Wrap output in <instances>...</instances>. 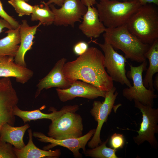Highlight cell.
<instances>
[{
	"mask_svg": "<svg viewBox=\"0 0 158 158\" xmlns=\"http://www.w3.org/2000/svg\"><path fill=\"white\" fill-rule=\"evenodd\" d=\"M96 5L100 20L108 28H115L126 25L141 6L138 0L123 2L104 0Z\"/></svg>",
	"mask_w": 158,
	"mask_h": 158,
	"instance_id": "277c9868",
	"label": "cell"
},
{
	"mask_svg": "<svg viewBox=\"0 0 158 158\" xmlns=\"http://www.w3.org/2000/svg\"><path fill=\"white\" fill-rule=\"evenodd\" d=\"M19 27L6 31L7 35L0 39V55L15 56L20 42Z\"/></svg>",
	"mask_w": 158,
	"mask_h": 158,
	"instance_id": "7402d4cb",
	"label": "cell"
},
{
	"mask_svg": "<svg viewBox=\"0 0 158 158\" xmlns=\"http://www.w3.org/2000/svg\"><path fill=\"white\" fill-rule=\"evenodd\" d=\"M95 131V129H93L79 138L60 140L53 139L37 131H34L32 133V136L42 142L50 143L44 147L43 150H48L56 146H60L68 149L73 153L75 157L81 158L82 155L79 152L80 149H82L84 153L85 152L86 150L85 146L93 135Z\"/></svg>",
	"mask_w": 158,
	"mask_h": 158,
	"instance_id": "7c38bea8",
	"label": "cell"
},
{
	"mask_svg": "<svg viewBox=\"0 0 158 158\" xmlns=\"http://www.w3.org/2000/svg\"><path fill=\"white\" fill-rule=\"evenodd\" d=\"M29 140L28 144L21 149L14 147L13 149L17 158H58L61 154L60 149L52 150H41L36 147L33 142L32 133L31 129L28 130Z\"/></svg>",
	"mask_w": 158,
	"mask_h": 158,
	"instance_id": "d6986e66",
	"label": "cell"
},
{
	"mask_svg": "<svg viewBox=\"0 0 158 158\" xmlns=\"http://www.w3.org/2000/svg\"><path fill=\"white\" fill-rule=\"evenodd\" d=\"M100 1H102V0H99ZM122 1H131V0H122Z\"/></svg>",
	"mask_w": 158,
	"mask_h": 158,
	"instance_id": "e575fe53",
	"label": "cell"
},
{
	"mask_svg": "<svg viewBox=\"0 0 158 158\" xmlns=\"http://www.w3.org/2000/svg\"><path fill=\"white\" fill-rule=\"evenodd\" d=\"M49 109L52 112L45 114L42 112L39 109L30 111L23 110L16 105L14 108L13 114L20 118L25 124L32 120L43 119H49L52 122L66 113L75 112L79 109V106L77 104L67 105L64 106L58 111L54 107H50Z\"/></svg>",
	"mask_w": 158,
	"mask_h": 158,
	"instance_id": "2e32d148",
	"label": "cell"
},
{
	"mask_svg": "<svg viewBox=\"0 0 158 158\" xmlns=\"http://www.w3.org/2000/svg\"><path fill=\"white\" fill-rule=\"evenodd\" d=\"M26 2H28L29 0H24Z\"/></svg>",
	"mask_w": 158,
	"mask_h": 158,
	"instance_id": "d590c367",
	"label": "cell"
},
{
	"mask_svg": "<svg viewBox=\"0 0 158 158\" xmlns=\"http://www.w3.org/2000/svg\"><path fill=\"white\" fill-rule=\"evenodd\" d=\"M63 1L64 0H49L46 3L49 5L54 3V4L61 7L63 3Z\"/></svg>",
	"mask_w": 158,
	"mask_h": 158,
	"instance_id": "d6a6232c",
	"label": "cell"
},
{
	"mask_svg": "<svg viewBox=\"0 0 158 158\" xmlns=\"http://www.w3.org/2000/svg\"><path fill=\"white\" fill-rule=\"evenodd\" d=\"M63 72L71 84L80 80L104 92L114 86L113 81L105 69L104 55L96 47H89L75 60L66 63Z\"/></svg>",
	"mask_w": 158,
	"mask_h": 158,
	"instance_id": "6da1fadb",
	"label": "cell"
},
{
	"mask_svg": "<svg viewBox=\"0 0 158 158\" xmlns=\"http://www.w3.org/2000/svg\"><path fill=\"white\" fill-rule=\"evenodd\" d=\"M145 56L148 59L149 65L143 79V84L146 88L154 91L153 77L154 74L158 72V39L150 45Z\"/></svg>",
	"mask_w": 158,
	"mask_h": 158,
	"instance_id": "44dd1931",
	"label": "cell"
},
{
	"mask_svg": "<svg viewBox=\"0 0 158 158\" xmlns=\"http://www.w3.org/2000/svg\"><path fill=\"white\" fill-rule=\"evenodd\" d=\"M86 12L83 16L79 29L87 37L96 38L105 32L106 28L99 20L97 8L93 6L87 7Z\"/></svg>",
	"mask_w": 158,
	"mask_h": 158,
	"instance_id": "e0dca14e",
	"label": "cell"
},
{
	"mask_svg": "<svg viewBox=\"0 0 158 158\" xmlns=\"http://www.w3.org/2000/svg\"><path fill=\"white\" fill-rule=\"evenodd\" d=\"M8 2L14 8L19 16L30 15L32 12L33 6L29 4L24 0H9Z\"/></svg>",
	"mask_w": 158,
	"mask_h": 158,
	"instance_id": "d4e9b609",
	"label": "cell"
},
{
	"mask_svg": "<svg viewBox=\"0 0 158 158\" xmlns=\"http://www.w3.org/2000/svg\"><path fill=\"white\" fill-rule=\"evenodd\" d=\"M42 4L33 6V9L31 14L32 21H39L41 25H49L54 23V15L49 5L44 1Z\"/></svg>",
	"mask_w": 158,
	"mask_h": 158,
	"instance_id": "603a6c76",
	"label": "cell"
},
{
	"mask_svg": "<svg viewBox=\"0 0 158 158\" xmlns=\"http://www.w3.org/2000/svg\"><path fill=\"white\" fill-rule=\"evenodd\" d=\"M153 87L155 89L158 90V74L157 73L155 76L154 80L153 81Z\"/></svg>",
	"mask_w": 158,
	"mask_h": 158,
	"instance_id": "836d02e7",
	"label": "cell"
},
{
	"mask_svg": "<svg viewBox=\"0 0 158 158\" xmlns=\"http://www.w3.org/2000/svg\"><path fill=\"white\" fill-rule=\"evenodd\" d=\"M89 48L88 44L85 41H81L75 44L73 47L74 53L77 56L84 54Z\"/></svg>",
	"mask_w": 158,
	"mask_h": 158,
	"instance_id": "f1b7e54d",
	"label": "cell"
},
{
	"mask_svg": "<svg viewBox=\"0 0 158 158\" xmlns=\"http://www.w3.org/2000/svg\"><path fill=\"white\" fill-rule=\"evenodd\" d=\"M19 98L10 77L0 79V132L2 126L8 123L14 126L15 117L13 109Z\"/></svg>",
	"mask_w": 158,
	"mask_h": 158,
	"instance_id": "30bf717a",
	"label": "cell"
},
{
	"mask_svg": "<svg viewBox=\"0 0 158 158\" xmlns=\"http://www.w3.org/2000/svg\"><path fill=\"white\" fill-rule=\"evenodd\" d=\"M30 127L28 123L18 127L5 124L1 128L0 140L10 143L17 149H21L25 145L23 137L26 130Z\"/></svg>",
	"mask_w": 158,
	"mask_h": 158,
	"instance_id": "ffe728a7",
	"label": "cell"
},
{
	"mask_svg": "<svg viewBox=\"0 0 158 158\" xmlns=\"http://www.w3.org/2000/svg\"><path fill=\"white\" fill-rule=\"evenodd\" d=\"M0 16L8 21L13 27V29H16L20 26L19 23L12 17L8 15L4 10L2 4L0 1Z\"/></svg>",
	"mask_w": 158,
	"mask_h": 158,
	"instance_id": "83f0119b",
	"label": "cell"
},
{
	"mask_svg": "<svg viewBox=\"0 0 158 158\" xmlns=\"http://www.w3.org/2000/svg\"><path fill=\"white\" fill-rule=\"evenodd\" d=\"M109 139L101 145L90 149L86 150L84 153L86 156L95 158H118L116 152V150L107 147Z\"/></svg>",
	"mask_w": 158,
	"mask_h": 158,
	"instance_id": "cb8c5ba5",
	"label": "cell"
},
{
	"mask_svg": "<svg viewBox=\"0 0 158 158\" xmlns=\"http://www.w3.org/2000/svg\"><path fill=\"white\" fill-rule=\"evenodd\" d=\"M49 7L54 15V24L56 26L74 27L76 22L81 19L87 11V7L80 0H64L61 7L56 8L53 4Z\"/></svg>",
	"mask_w": 158,
	"mask_h": 158,
	"instance_id": "8fae6325",
	"label": "cell"
},
{
	"mask_svg": "<svg viewBox=\"0 0 158 158\" xmlns=\"http://www.w3.org/2000/svg\"><path fill=\"white\" fill-rule=\"evenodd\" d=\"M82 3L87 7L93 6L97 3L96 0H80Z\"/></svg>",
	"mask_w": 158,
	"mask_h": 158,
	"instance_id": "1f68e13d",
	"label": "cell"
},
{
	"mask_svg": "<svg viewBox=\"0 0 158 158\" xmlns=\"http://www.w3.org/2000/svg\"><path fill=\"white\" fill-rule=\"evenodd\" d=\"M4 28H6L9 29H13L12 25L6 20L4 19H0V33L3 30Z\"/></svg>",
	"mask_w": 158,
	"mask_h": 158,
	"instance_id": "f546056e",
	"label": "cell"
},
{
	"mask_svg": "<svg viewBox=\"0 0 158 158\" xmlns=\"http://www.w3.org/2000/svg\"><path fill=\"white\" fill-rule=\"evenodd\" d=\"M141 5L148 4H152L158 5V0H138Z\"/></svg>",
	"mask_w": 158,
	"mask_h": 158,
	"instance_id": "4dcf8cb0",
	"label": "cell"
},
{
	"mask_svg": "<svg viewBox=\"0 0 158 158\" xmlns=\"http://www.w3.org/2000/svg\"><path fill=\"white\" fill-rule=\"evenodd\" d=\"M103 35L104 41L115 50H120L126 59L139 63L146 61L145 54L150 45L142 42L131 33L126 24L115 28H106Z\"/></svg>",
	"mask_w": 158,
	"mask_h": 158,
	"instance_id": "7a4b0ae2",
	"label": "cell"
},
{
	"mask_svg": "<svg viewBox=\"0 0 158 158\" xmlns=\"http://www.w3.org/2000/svg\"><path fill=\"white\" fill-rule=\"evenodd\" d=\"M124 143V137L122 134L115 133L110 138V145L111 148L115 150L123 148Z\"/></svg>",
	"mask_w": 158,
	"mask_h": 158,
	"instance_id": "4316f807",
	"label": "cell"
},
{
	"mask_svg": "<svg viewBox=\"0 0 158 158\" xmlns=\"http://www.w3.org/2000/svg\"><path fill=\"white\" fill-rule=\"evenodd\" d=\"M17 158L10 143L0 140V158Z\"/></svg>",
	"mask_w": 158,
	"mask_h": 158,
	"instance_id": "484cf974",
	"label": "cell"
},
{
	"mask_svg": "<svg viewBox=\"0 0 158 158\" xmlns=\"http://www.w3.org/2000/svg\"><path fill=\"white\" fill-rule=\"evenodd\" d=\"M116 89V87L114 86L111 90L106 92L104 100L103 102L95 101L93 102L90 113L97 122V125L92 138L87 143L90 148H94L102 143L100 138L101 129L104 123L107 120L118 94L117 92H115Z\"/></svg>",
	"mask_w": 158,
	"mask_h": 158,
	"instance_id": "9c48e42d",
	"label": "cell"
},
{
	"mask_svg": "<svg viewBox=\"0 0 158 158\" xmlns=\"http://www.w3.org/2000/svg\"><path fill=\"white\" fill-rule=\"evenodd\" d=\"M67 60L62 58L55 63L53 68L44 78L39 80L36 87L35 97H37L44 89L55 87L62 89L69 87L71 84L65 77L63 68Z\"/></svg>",
	"mask_w": 158,
	"mask_h": 158,
	"instance_id": "5bb4252c",
	"label": "cell"
},
{
	"mask_svg": "<svg viewBox=\"0 0 158 158\" xmlns=\"http://www.w3.org/2000/svg\"><path fill=\"white\" fill-rule=\"evenodd\" d=\"M129 65L130 70L127 72L126 75L132 80L133 85L123 89V96L129 101H137L143 105L153 107L154 99L158 95L154 91L147 89L143 83L142 73L147 70V61L142 62L137 66Z\"/></svg>",
	"mask_w": 158,
	"mask_h": 158,
	"instance_id": "5b68a950",
	"label": "cell"
},
{
	"mask_svg": "<svg viewBox=\"0 0 158 158\" xmlns=\"http://www.w3.org/2000/svg\"><path fill=\"white\" fill-rule=\"evenodd\" d=\"M19 27L20 42L18 50L14 58L15 62L20 66L27 67L25 57L26 53L32 48L33 40L37 28L41 25L30 26L26 20L22 21Z\"/></svg>",
	"mask_w": 158,
	"mask_h": 158,
	"instance_id": "ac0fdd59",
	"label": "cell"
},
{
	"mask_svg": "<svg viewBox=\"0 0 158 158\" xmlns=\"http://www.w3.org/2000/svg\"><path fill=\"white\" fill-rule=\"evenodd\" d=\"M134 101V106L140 110L142 115L140 128L136 131L138 135L133 138L134 141L138 146L147 141L152 148L157 149L158 142L155 135L158 133V108Z\"/></svg>",
	"mask_w": 158,
	"mask_h": 158,
	"instance_id": "8992f818",
	"label": "cell"
},
{
	"mask_svg": "<svg viewBox=\"0 0 158 158\" xmlns=\"http://www.w3.org/2000/svg\"><path fill=\"white\" fill-rule=\"evenodd\" d=\"M60 100L63 102L71 100L76 97H80L93 99L99 97L104 98L106 92L86 82L80 80L73 82L68 88L56 89Z\"/></svg>",
	"mask_w": 158,
	"mask_h": 158,
	"instance_id": "4fadbf2b",
	"label": "cell"
},
{
	"mask_svg": "<svg viewBox=\"0 0 158 158\" xmlns=\"http://www.w3.org/2000/svg\"><path fill=\"white\" fill-rule=\"evenodd\" d=\"M155 5H141L126 24L131 33L143 43L150 45L158 39V10Z\"/></svg>",
	"mask_w": 158,
	"mask_h": 158,
	"instance_id": "3957f363",
	"label": "cell"
},
{
	"mask_svg": "<svg viewBox=\"0 0 158 158\" xmlns=\"http://www.w3.org/2000/svg\"><path fill=\"white\" fill-rule=\"evenodd\" d=\"M33 74V72L27 67L16 63L14 57L0 55V77H13L17 82L24 84Z\"/></svg>",
	"mask_w": 158,
	"mask_h": 158,
	"instance_id": "9a60e30c",
	"label": "cell"
},
{
	"mask_svg": "<svg viewBox=\"0 0 158 158\" xmlns=\"http://www.w3.org/2000/svg\"><path fill=\"white\" fill-rule=\"evenodd\" d=\"M82 118L75 112L66 113L52 121L48 136L56 140L75 138L83 136Z\"/></svg>",
	"mask_w": 158,
	"mask_h": 158,
	"instance_id": "52a82bcc",
	"label": "cell"
},
{
	"mask_svg": "<svg viewBox=\"0 0 158 158\" xmlns=\"http://www.w3.org/2000/svg\"><path fill=\"white\" fill-rule=\"evenodd\" d=\"M98 45L104 53V66L107 72L112 80L128 87L132 85L126 75V58L115 51L110 44L105 41L103 44L91 40Z\"/></svg>",
	"mask_w": 158,
	"mask_h": 158,
	"instance_id": "ba28073f",
	"label": "cell"
}]
</instances>
